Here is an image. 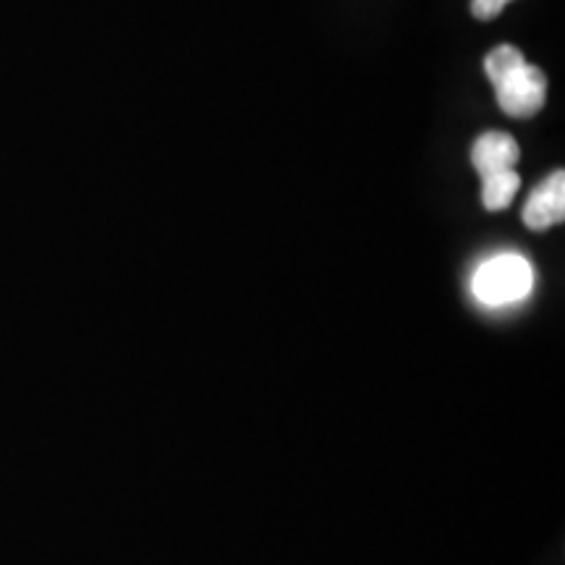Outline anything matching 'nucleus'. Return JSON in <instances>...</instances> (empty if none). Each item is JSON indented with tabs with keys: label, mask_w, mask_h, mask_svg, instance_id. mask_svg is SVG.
<instances>
[{
	"label": "nucleus",
	"mask_w": 565,
	"mask_h": 565,
	"mask_svg": "<svg viewBox=\"0 0 565 565\" xmlns=\"http://www.w3.org/2000/svg\"><path fill=\"white\" fill-rule=\"evenodd\" d=\"M494 95L503 113L513 118H532L545 108L547 76L545 71L526 63L524 53L513 45H500L484 58Z\"/></svg>",
	"instance_id": "1"
},
{
	"label": "nucleus",
	"mask_w": 565,
	"mask_h": 565,
	"mask_svg": "<svg viewBox=\"0 0 565 565\" xmlns=\"http://www.w3.org/2000/svg\"><path fill=\"white\" fill-rule=\"evenodd\" d=\"M519 158V141H515L511 134L503 131H487L475 141V147H471V166L477 168V173L482 175V179L515 171Z\"/></svg>",
	"instance_id": "4"
},
{
	"label": "nucleus",
	"mask_w": 565,
	"mask_h": 565,
	"mask_svg": "<svg viewBox=\"0 0 565 565\" xmlns=\"http://www.w3.org/2000/svg\"><path fill=\"white\" fill-rule=\"evenodd\" d=\"M508 3H511V0H471V13H475L477 19L490 21L498 19Z\"/></svg>",
	"instance_id": "6"
},
{
	"label": "nucleus",
	"mask_w": 565,
	"mask_h": 565,
	"mask_svg": "<svg viewBox=\"0 0 565 565\" xmlns=\"http://www.w3.org/2000/svg\"><path fill=\"white\" fill-rule=\"evenodd\" d=\"M534 286V267L521 254H498L477 267L471 294L484 307H508L526 299Z\"/></svg>",
	"instance_id": "2"
},
{
	"label": "nucleus",
	"mask_w": 565,
	"mask_h": 565,
	"mask_svg": "<svg viewBox=\"0 0 565 565\" xmlns=\"http://www.w3.org/2000/svg\"><path fill=\"white\" fill-rule=\"evenodd\" d=\"M521 179L515 171L490 175V179H482V202L490 212H500L511 207L515 192H519Z\"/></svg>",
	"instance_id": "5"
},
{
	"label": "nucleus",
	"mask_w": 565,
	"mask_h": 565,
	"mask_svg": "<svg viewBox=\"0 0 565 565\" xmlns=\"http://www.w3.org/2000/svg\"><path fill=\"white\" fill-rule=\"evenodd\" d=\"M565 217V173L555 171L529 194L524 204V223L532 231H547Z\"/></svg>",
	"instance_id": "3"
}]
</instances>
